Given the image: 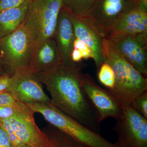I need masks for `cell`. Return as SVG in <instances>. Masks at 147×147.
I'll use <instances>...</instances> for the list:
<instances>
[{
    "instance_id": "cell-13",
    "label": "cell",
    "mask_w": 147,
    "mask_h": 147,
    "mask_svg": "<svg viewBox=\"0 0 147 147\" xmlns=\"http://www.w3.org/2000/svg\"><path fill=\"white\" fill-rule=\"evenodd\" d=\"M54 38L63 62L74 63L71 54L75 36L68 11L63 7L59 13Z\"/></svg>"
},
{
    "instance_id": "cell-10",
    "label": "cell",
    "mask_w": 147,
    "mask_h": 147,
    "mask_svg": "<svg viewBox=\"0 0 147 147\" xmlns=\"http://www.w3.org/2000/svg\"><path fill=\"white\" fill-rule=\"evenodd\" d=\"M35 74L30 69H21L10 76L6 91L26 104L38 102L51 103L50 98L42 89Z\"/></svg>"
},
{
    "instance_id": "cell-6",
    "label": "cell",
    "mask_w": 147,
    "mask_h": 147,
    "mask_svg": "<svg viewBox=\"0 0 147 147\" xmlns=\"http://www.w3.org/2000/svg\"><path fill=\"white\" fill-rule=\"evenodd\" d=\"M0 125L7 133L12 147H51L50 137L37 126L34 114H19L0 119Z\"/></svg>"
},
{
    "instance_id": "cell-18",
    "label": "cell",
    "mask_w": 147,
    "mask_h": 147,
    "mask_svg": "<svg viewBox=\"0 0 147 147\" xmlns=\"http://www.w3.org/2000/svg\"><path fill=\"white\" fill-rule=\"evenodd\" d=\"M97 76L99 82L110 91H113L115 85V72L112 67L108 63H103L97 70Z\"/></svg>"
},
{
    "instance_id": "cell-1",
    "label": "cell",
    "mask_w": 147,
    "mask_h": 147,
    "mask_svg": "<svg viewBox=\"0 0 147 147\" xmlns=\"http://www.w3.org/2000/svg\"><path fill=\"white\" fill-rule=\"evenodd\" d=\"M84 63L63 62L35 72L51 95V104L66 115L99 133L101 123L97 111L82 86Z\"/></svg>"
},
{
    "instance_id": "cell-22",
    "label": "cell",
    "mask_w": 147,
    "mask_h": 147,
    "mask_svg": "<svg viewBox=\"0 0 147 147\" xmlns=\"http://www.w3.org/2000/svg\"><path fill=\"white\" fill-rule=\"evenodd\" d=\"M32 0H0V12L7 9L16 7Z\"/></svg>"
},
{
    "instance_id": "cell-28",
    "label": "cell",
    "mask_w": 147,
    "mask_h": 147,
    "mask_svg": "<svg viewBox=\"0 0 147 147\" xmlns=\"http://www.w3.org/2000/svg\"><path fill=\"white\" fill-rule=\"evenodd\" d=\"M21 147H31L30 146H28V145H24V146H21Z\"/></svg>"
},
{
    "instance_id": "cell-17",
    "label": "cell",
    "mask_w": 147,
    "mask_h": 147,
    "mask_svg": "<svg viewBox=\"0 0 147 147\" xmlns=\"http://www.w3.org/2000/svg\"><path fill=\"white\" fill-rule=\"evenodd\" d=\"M95 0H62L63 7L76 15L86 16Z\"/></svg>"
},
{
    "instance_id": "cell-29",
    "label": "cell",
    "mask_w": 147,
    "mask_h": 147,
    "mask_svg": "<svg viewBox=\"0 0 147 147\" xmlns=\"http://www.w3.org/2000/svg\"><path fill=\"white\" fill-rule=\"evenodd\" d=\"M0 61H1V59H0Z\"/></svg>"
},
{
    "instance_id": "cell-4",
    "label": "cell",
    "mask_w": 147,
    "mask_h": 147,
    "mask_svg": "<svg viewBox=\"0 0 147 147\" xmlns=\"http://www.w3.org/2000/svg\"><path fill=\"white\" fill-rule=\"evenodd\" d=\"M36 44L34 36L25 22L15 31L0 39V59L10 76L18 70L29 68Z\"/></svg>"
},
{
    "instance_id": "cell-16",
    "label": "cell",
    "mask_w": 147,
    "mask_h": 147,
    "mask_svg": "<svg viewBox=\"0 0 147 147\" xmlns=\"http://www.w3.org/2000/svg\"><path fill=\"white\" fill-rule=\"evenodd\" d=\"M31 1L0 12V39L12 33L23 25Z\"/></svg>"
},
{
    "instance_id": "cell-26",
    "label": "cell",
    "mask_w": 147,
    "mask_h": 147,
    "mask_svg": "<svg viewBox=\"0 0 147 147\" xmlns=\"http://www.w3.org/2000/svg\"><path fill=\"white\" fill-rule=\"evenodd\" d=\"M69 147H88L87 146H85L84 144H82L80 143H76L75 144L72 145L71 146Z\"/></svg>"
},
{
    "instance_id": "cell-25",
    "label": "cell",
    "mask_w": 147,
    "mask_h": 147,
    "mask_svg": "<svg viewBox=\"0 0 147 147\" xmlns=\"http://www.w3.org/2000/svg\"><path fill=\"white\" fill-rule=\"evenodd\" d=\"M135 6L140 10L147 13V0H138Z\"/></svg>"
},
{
    "instance_id": "cell-8",
    "label": "cell",
    "mask_w": 147,
    "mask_h": 147,
    "mask_svg": "<svg viewBox=\"0 0 147 147\" xmlns=\"http://www.w3.org/2000/svg\"><path fill=\"white\" fill-rule=\"evenodd\" d=\"M82 88L98 113L101 122L109 117L117 120L123 112V105L110 90L96 84L90 74L82 76Z\"/></svg>"
},
{
    "instance_id": "cell-21",
    "label": "cell",
    "mask_w": 147,
    "mask_h": 147,
    "mask_svg": "<svg viewBox=\"0 0 147 147\" xmlns=\"http://www.w3.org/2000/svg\"><path fill=\"white\" fill-rule=\"evenodd\" d=\"M21 102L8 92L0 93V106L16 107Z\"/></svg>"
},
{
    "instance_id": "cell-5",
    "label": "cell",
    "mask_w": 147,
    "mask_h": 147,
    "mask_svg": "<svg viewBox=\"0 0 147 147\" xmlns=\"http://www.w3.org/2000/svg\"><path fill=\"white\" fill-rule=\"evenodd\" d=\"M62 0H32L25 23L34 36L36 43L54 38Z\"/></svg>"
},
{
    "instance_id": "cell-27",
    "label": "cell",
    "mask_w": 147,
    "mask_h": 147,
    "mask_svg": "<svg viewBox=\"0 0 147 147\" xmlns=\"http://www.w3.org/2000/svg\"><path fill=\"white\" fill-rule=\"evenodd\" d=\"M130 1L134 3V4L135 5V3H136L137 2L138 0H130Z\"/></svg>"
},
{
    "instance_id": "cell-30",
    "label": "cell",
    "mask_w": 147,
    "mask_h": 147,
    "mask_svg": "<svg viewBox=\"0 0 147 147\" xmlns=\"http://www.w3.org/2000/svg\"></svg>"
},
{
    "instance_id": "cell-23",
    "label": "cell",
    "mask_w": 147,
    "mask_h": 147,
    "mask_svg": "<svg viewBox=\"0 0 147 147\" xmlns=\"http://www.w3.org/2000/svg\"><path fill=\"white\" fill-rule=\"evenodd\" d=\"M0 147H12L7 133L1 125H0Z\"/></svg>"
},
{
    "instance_id": "cell-2",
    "label": "cell",
    "mask_w": 147,
    "mask_h": 147,
    "mask_svg": "<svg viewBox=\"0 0 147 147\" xmlns=\"http://www.w3.org/2000/svg\"><path fill=\"white\" fill-rule=\"evenodd\" d=\"M103 51L105 62L112 67L115 76V85L111 92L123 104L131 105L138 95L147 90L146 77L127 62L116 46L105 37L103 39Z\"/></svg>"
},
{
    "instance_id": "cell-9",
    "label": "cell",
    "mask_w": 147,
    "mask_h": 147,
    "mask_svg": "<svg viewBox=\"0 0 147 147\" xmlns=\"http://www.w3.org/2000/svg\"><path fill=\"white\" fill-rule=\"evenodd\" d=\"M105 37L132 66L147 76V32L135 35H108Z\"/></svg>"
},
{
    "instance_id": "cell-20",
    "label": "cell",
    "mask_w": 147,
    "mask_h": 147,
    "mask_svg": "<svg viewBox=\"0 0 147 147\" xmlns=\"http://www.w3.org/2000/svg\"><path fill=\"white\" fill-rule=\"evenodd\" d=\"M131 105L136 111L147 119V90L138 95Z\"/></svg>"
},
{
    "instance_id": "cell-14",
    "label": "cell",
    "mask_w": 147,
    "mask_h": 147,
    "mask_svg": "<svg viewBox=\"0 0 147 147\" xmlns=\"http://www.w3.org/2000/svg\"><path fill=\"white\" fill-rule=\"evenodd\" d=\"M63 62L55 38H50L36 44L29 69L35 73Z\"/></svg>"
},
{
    "instance_id": "cell-11",
    "label": "cell",
    "mask_w": 147,
    "mask_h": 147,
    "mask_svg": "<svg viewBox=\"0 0 147 147\" xmlns=\"http://www.w3.org/2000/svg\"><path fill=\"white\" fill-rule=\"evenodd\" d=\"M67 11L75 37L92 50L98 70L105 62L103 51V41L105 38L104 32L88 16L76 15Z\"/></svg>"
},
{
    "instance_id": "cell-3",
    "label": "cell",
    "mask_w": 147,
    "mask_h": 147,
    "mask_svg": "<svg viewBox=\"0 0 147 147\" xmlns=\"http://www.w3.org/2000/svg\"><path fill=\"white\" fill-rule=\"evenodd\" d=\"M34 113L41 114L55 128L76 142L88 147H124L117 141L112 143L66 115L51 103L34 102L27 104Z\"/></svg>"
},
{
    "instance_id": "cell-12",
    "label": "cell",
    "mask_w": 147,
    "mask_h": 147,
    "mask_svg": "<svg viewBox=\"0 0 147 147\" xmlns=\"http://www.w3.org/2000/svg\"><path fill=\"white\" fill-rule=\"evenodd\" d=\"M136 7L130 0H95L86 16L106 34L125 13Z\"/></svg>"
},
{
    "instance_id": "cell-7",
    "label": "cell",
    "mask_w": 147,
    "mask_h": 147,
    "mask_svg": "<svg viewBox=\"0 0 147 147\" xmlns=\"http://www.w3.org/2000/svg\"><path fill=\"white\" fill-rule=\"evenodd\" d=\"M123 112L113 129L124 147H147V119L131 105L123 104Z\"/></svg>"
},
{
    "instance_id": "cell-19",
    "label": "cell",
    "mask_w": 147,
    "mask_h": 147,
    "mask_svg": "<svg viewBox=\"0 0 147 147\" xmlns=\"http://www.w3.org/2000/svg\"><path fill=\"white\" fill-rule=\"evenodd\" d=\"M94 58L93 53L90 47L75 37L71 54V61L75 63H79L83 59L90 58L94 59Z\"/></svg>"
},
{
    "instance_id": "cell-15",
    "label": "cell",
    "mask_w": 147,
    "mask_h": 147,
    "mask_svg": "<svg viewBox=\"0 0 147 147\" xmlns=\"http://www.w3.org/2000/svg\"><path fill=\"white\" fill-rule=\"evenodd\" d=\"M147 32V13L136 7L123 14L105 34L135 35Z\"/></svg>"
},
{
    "instance_id": "cell-24",
    "label": "cell",
    "mask_w": 147,
    "mask_h": 147,
    "mask_svg": "<svg viewBox=\"0 0 147 147\" xmlns=\"http://www.w3.org/2000/svg\"><path fill=\"white\" fill-rule=\"evenodd\" d=\"M10 76L6 75L0 77V93L6 91L10 84Z\"/></svg>"
}]
</instances>
